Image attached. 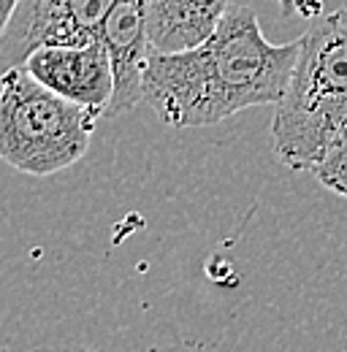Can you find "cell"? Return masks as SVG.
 Masks as SVG:
<instances>
[{
	"instance_id": "obj_6",
	"label": "cell",
	"mask_w": 347,
	"mask_h": 352,
	"mask_svg": "<svg viewBox=\"0 0 347 352\" xmlns=\"http://www.w3.org/2000/svg\"><path fill=\"white\" fill-rule=\"evenodd\" d=\"M149 0H117L101 25V41L112 60L114 92L103 111V117H120L144 103V71L152 54L149 22H147Z\"/></svg>"
},
{
	"instance_id": "obj_4",
	"label": "cell",
	"mask_w": 347,
	"mask_h": 352,
	"mask_svg": "<svg viewBox=\"0 0 347 352\" xmlns=\"http://www.w3.org/2000/svg\"><path fill=\"white\" fill-rule=\"evenodd\" d=\"M117 0H19L0 33V74L22 65L30 52L52 44H87Z\"/></svg>"
},
{
	"instance_id": "obj_2",
	"label": "cell",
	"mask_w": 347,
	"mask_h": 352,
	"mask_svg": "<svg viewBox=\"0 0 347 352\" xmlns=\"http://www.w3.org/2000/svg\"><path fill=\"white\" fill-rule=\"evenodd\" d=\"M347 128V6L317 16L299 38V60L274 103L271 146L282 166L309 171Z\"/></svg>"
},
{
	"instance_id": "obj_8",
	"label": "cell",
	"mask_w": 347,
	"mask_h": 352,
	"mask_svg": "<svg viewBox=\"0 0 347 352\" xmlns=\"http://www.w3.org/2000/svg\"><path fill=\"white\" fill-rule=\"evenodd\" d=\"M326 190L337 192L339 198H347V128L323 152V157L309 168Z\"/></svg>"
},
{
	"instance_id": "obj_9",
	"label": "cell",
	"mask_w": 347,
	"mask_h": 352,
	"mask_svg": "<svg viewBox=\"0 0 347 352\" xmlns=\"http://www.w3.org/2000/svg\"><path fill=\"white\" fill-rule=\"evenodd\" d=\"M17 3H19V0H0V33H3V28L8 25V19H11L14 8H17Z\"/></svg>"
},
{
	"instance_id": "obj_1",
	"label": "cell",
	"mask_w": 347,
	"mask_h": 352,
	"mask_svg": "<svg viewBox=\"0 0 347 352\" xmlns=\"http://www.w3.org/2000/svg\"><path fill=\"white\" fill-rule=\"evenodd\" d=\"M299 60V38L271 44L250 6H228L198 44L152 49L144 71V103L169 128H207L244 109L282 98Z\"/></svg>"
},
{
	"instance_id": "obj_3",
	"label": "cell",
	"mask_w": 347,
	"mask_h": 352,
	"mask_svg": "<svg viewBox=\"0 0 347 352\" xmlns=\"http://www.w3.org/2000/svg\"><path fill=\"white\" fill-rule=\"evenodd\" d=\"M98 117L22 65L0 74V160L19 174L43 179L76 166L90 149Z\"/></svg>"
},
{
	"instance_id": "obj_7",
	"label": "cell",
	"mask_w": 347,
	"mask_h": 352,
	"mask_svg": "<svg viewBox=\"0 0 347 352\" xmlns=\"http://www.w3.org/2000/svg\"><path fill=\"white\" fill-rule=\"evenodd\" d=\"M228 6L231 0H149L147 22L152 46L160 52H179L204 41ZM280 11L293 16L302 11V0H280Z\"/></svg>"
},
{
	"instance_id": "obj_5",
	"label": "cell",
	"mask_w": 347,
	"mask_h": 352,
	"mask_svg": "<svg viewBox=\"0 0 347 352\" xmlns=\"http://www.w3.org/2000/svg\"><path fill=\"white\" fill-rule=\"evenodd\" d=\"M22 68L57 95L82 103L101 117L114 92L112 60L101 38L87 44L39 46L25 57Z\"/></svg>"
}]
</instances>
